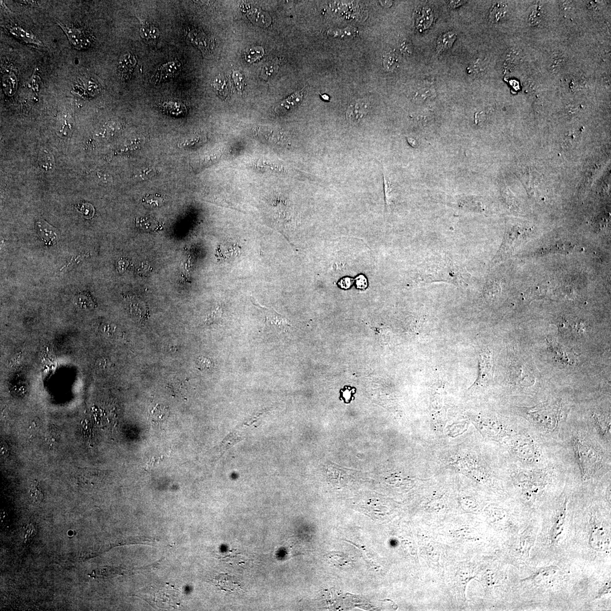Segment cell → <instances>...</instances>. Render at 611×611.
<instances>
[{
	"instance_id": "cell-1",
	"label": "cell",
	"mask_w": 611,
	"mask_h": 611,
	"mask_svg": "<svg viewBox=\"0 0 611 611\" xmlns=\"http://www.w3.org/2000/svg\"><path fill=\"white\" fill-rule=\"evenodd\" d=\"M563 407L560 401L522 408V413L525 417L542 430L548 432L555 431L559 427L563 418Z\"/></svg>"
},
{
	"instance_id": "cell-2",
	"label": "cell",
	"mask_w": 611,
	"mask_h": 611,
	"mask_svg": "<svg viewBox=\"0 0 611 611\" xmlns=\"http://www.w3.org/2000/svg\"><path fill=\"white\" fill-rule=\"evenodd\" d=\"M572 442L582 478L589 479L600 470L602 462L601 452L590 440L582 436H574Z\"/></svg>"
},
{
	"instance_id": "cell-3",
	"label": "cell",
	"mask_w": 611,
	"mask_h": 611,
	"mask_svg": "<svg viewBox=\"0 0 611 611\" xmlns=\"http://www.w3.org/2000/svg\"><path fill=\"white\" fill-rule=\"evenodd\" d=\"M434 263L426 264L419 276V281L422 282L444 281L452 283L457 285L465 284L463 275L457 266L450 259L441 258L433 261Z\"/></svg>"
},
{
	"instance_id": "cell-4",
	"label": "cell",
	"mask_w": 611,
	"mask_h": 611,
	"mask_svg": "<svg viewBox=\"0 0 611 611\" xmlns=\"http://www.w3.org/2000/svg\"><path fill=\"white\" fill-rule=\"evenodd\" d=\"M514 454L522 462L537 463L541 459V451L537 441L532 436L523 435L517 438L512 447Z\"/></svg>"
},
{
	"instance_id": "cell-5",
	"label": "cell",
	"mask_w": 611,
	"mask_h": 611,
	"mask_svg": "<svg viewBox=\"0 0 611 611\" xmlns=\"http://www.w3.org/2000/svg\"><path fill=\"white\" fill-rule=\"evenodd\" d=\"M517 478L525 491L527 492H537L544 483L545 472L542 471H522L517 475Z\"/></svg>"
},
{
	"instance_id": "cell-6",
	"label": "cell",
	"mask_w": 611,
	"mask_h": 611,
	"mask_svg": "<svg viewBox=\"0 0 611 611\" xmlns=\"http://www.w3.org/2000/svg\"><path fill=\"white\" fill-rule=\"evenodd\" d=\"M370 104L367 99H358L351 102L348 107L346 117L348 122L352 124H358L368 115Z\"/></svg>"
},
{
	"instance_id": "cell-7",
	"label": "cell",
	"mask_w": 611,
	"mask_h": 611,
	"mask_svg": "<svg viewBox=\"0 0 611 611\" xmlns=\"http://www.w3.org/2000/svg\"><path fill=\"white\" fill-rule=\"evenodd\" d=\"M58 23L59 26L63 28L65 33L66 34L71 45L76 49L83 50L91 46V39L89 38L86 34L84 33V31L78 28L65 26L62 23L58 22Z\"/></svg>"
},
{
	"instance_id": "cell-8",
	"label": "cell",
	"mask_w": 611,
	"mask_h": 611,
	"mask_svg": "<svg viewBox=\"0 0 611 611\" xmlns=\"http://www.w3.org/2000/svg\"><path fill=\"white\" fill-rule=\"evenodd\" d=\"M182 68L179 61L175 60L161 66L151 77L152 82L159 84L164 82L179 74Z\"/></svg>"
},
{
	"instance_id": "cell-9",
	"label": "cell",
	"mask_w": 611,
	"mask_h": 611,
	"mask_svg": "<svg viewBox=\"0 0 611 611\" xmlns=\"http://www.w3.org/2000/svg\"><path fill=\"white\" fill-rule=\"evenodd\" d=\"M479 376L477 382L485 383L492 377V357L490 350H481L478 353Z\"/></svg>"
},
{
	"instance_id": "cell-10",
	"label": "cell",
	"mask_w": 611,
	"mask_h": 611,
	"mask_svg": "<svg viewBox=\"0 0 611 611\" xmlns=\"http://www.w3.org/2000/svg\"><path fill=\"white\" fill-rule=\"evenodd\" d=\"M253 304L260 308L264 313L266 322L268 325L273 327L280 332H284L290 326L288 320L282 316L273 309L261 306L258 303L252 301Z\"/></svg>"
},
{
	"instance_id": "cell-11",
	"label": "cell",
	"mask_w": 611,
	"mask_h": 611,
	"mask_svg": "<svg viewBox=\"0 0 611 611\" xmlns=\"http://www.w3.org/2000/svg\"><path fill=\"white\" fill-rule=\"evenodd\" d=\"M147 414L149 421L153 425L161 426L169 417L168 408L160 404H151L148 407Z\"/></svg>"
},
{
	"instance_id": "cell-12",
	"label": "cell",
	"mask_w": 611,
	"mask_h": 611,
	"mask_svg": "<svg viewBox=\"0 0 611 611\" xmlns=\"http://www.w3.org/2000/svg\"><path fill=\"white\" fill-rule=\"evenodd\" d=\"M53 226L43 220L36 222V232L38 237L47 245H52L58 239V231Z\"/></svg>"
},
{
	"instance_id": "cell-13",
	"label": "cell",
	"mask_w": 611,
	"mask_h": 611,
	"mask_svg": "<svg viewBox=\"0 0 611 611\" xmlns=\"http://www.w3.org/2000/svg\"><path fill=\"white\" fill-rule=\"evenodd\" d=\"M213 584L216 588L225 592H240L241 584L236 578L227 574H220L213 578Z\"/></svg>"
},
{
	"instance_id": "cell-14",
	"label": "cell",
	"mask_w": 611,
	"mask_h": 611,
	"mask_svg": "<svg viewBox=\"0 0 611 611\" xmlns=\"http://www.w3.org/2000/svg\"><path fill=\"white\" fill-rule=\"evenodd\" d=\"M303 98V90L298 91L293 93V94L290 95L288 98L282 101V102L275 108L274 112L276 114L280 115H284L286 112L292 110L295 107H296L300 104Z\"/></svg>"
},
{
	"instance_id": "cell-15",
	"label": "cell",
	"mask_w": 611,
	"mask_h": 611,
	"mask_svg": "<svg viewBox=\"0 0 611 611\" xmlns=\"http://www.w3.org/2000/svg\"><path fill=\"white\" fill-rule=\"evenodd\" d=\"M190 41L204 54H208L213 46L212 40L200 31L193 30L189 34Z\"/></svg>"
},
{
	"instance_id": "cell-16",
	"label": "cell",
	"mask_w": 611,
	"mask_h": 611,
	"mask_svg": "<svg viewBox=\"0 0 611 611\" xmlns=\"http://www.w3.org/2000/svg\"><path fill=\"white\" fill-rule=\"evenodd\" d=\"M136 60L135 57L131 54H127L122 56L119 64L118 72L120 78L123 80H127L130 76L135 69Z\"/></svg>"
},
{
	"instance_id": "cell-17",
	"label": "cell",
	"mask_w": 611,
	"mask_h": 611,
	"mask_svg": "<svg viewBox=\"0 0 611 611\" xmlns=\"http://www.w3.org/2000/svg\"><path fill=\"white\" fill-rule=\"evenodd\" d=\"M7 28L10 34L22 41L38 46H43L42 42L31 32L18 26L11 25Z\"/></svg>"
},
{
	"instance_id": "cell-18",
	"label": "cell",
	"mask_w": 611,
	"mask_h": 611,
	"mask_svg": "<svg viewBox=\"0 0 611 611\" xmlns=\"http://www.w3.org/2000/svg\"><path fill=\"white\" fill-rule=\"evenodd\" d=\"M433 20L434 15L431 9L428 6H424L417 12L416 27L419 30H425L431 26Z\"/></svg>"
},
{
	"instance_id": "cell-19",
	"label": "cell",
	"mask_w": 611,
	"mask_h": 611,
	"mask_svg": "<svg viewBox=\"0 0 611 611\" xmlns=\"http://www.w3.org/2000/svg\"><path fill=\"white\" fill-rule=\"evenodd\" d=\"M327 560L331 565L337 568H347L353 564V560L350 557L341 552L329 553L327 555Z\"/></svg>"
},
{
	"instance_id": "cell-20",
	"label": "cell",
	"mask_w": 611,
	"mask_h": 611,
	"mask_svg": "<svg viewBox=\"0 0 611 611\" xmlns=\"http://www.w3.org/2000/svg\"><path fill=\"white\" fill-rule=\"evenodd\" d=\"M457 38L455 32L449 31L441 35L437 40L436 51L439 54H442L450 49L453 46Z\"/></svg>"
},
{
	"instance_id": "cell-21",
	"label": "cell",
	"mask_w": 611,
	"mask_h": 611,
	"mask_svg": "<svg viewBox=\"0 0 611 611\" xmlns=\"http://www.w3.org/2000/svg\"><path fill=\"white\" fill-rule=\"evenodd\" d=\"M212 86L216 94L222 98H225L229 94L230 85L228 79L224 75L216 76L212 81Z\"/></svg>"
},
{
	"instance_id": "cell-22",
	"label": "cell",
	"mask_w": 611,
	"mask_h": 611,
	"mask_svg": "<svg viewBox=\"0 0 611 611\" xmlns=\"http://www.w3.org/2000/svg\"><path fill=\"white\" fill-rule=\"evenodd\" d=\"M593 420L597 431L602 436L609 434L611 431V419L609 416L603 414H595Z\"/></svg>"
},
{
	"instance_id": "cell-23",
	"label": "cell",
	"mask_w": 611,
	"mask_h": 611,
	"mask_svg": "<svg viewBox=\"0 0 611 611\" xmlns=\"http://www.w3.org/2000/svg\"><path fill=\"white\" fill-rule=\"evenodd\" d=\"M2 87L4 92L9 96L13 95L17 91V77L13 72L6 74L2 78Z\"/></svg>"
},
{
	"instance_id": "cell-24",
	"label": "cell",
	"mask_w": 611,
	"mask_h": 611,
	"mask_svg": "<svg viewBox=\"0 0 611 611\" xmlns=\"http://www.w3.org/2000/svg\"><path fill=\"white\" fill-rule=\"evenodd\" d=\"M140 35L145 41L150 42L159 38L160 32L155 26L144 24L140 28Z\"/></svg>"
},
{
	"instance_id": "cell-25",
	"label": "cell",
	"mask_w": 611,
	"mask_h": 611,
	"mask_svg": "<svg viewBox=\"0 0 611 611\" xmlns=\"http://www.w3.org/2000/svg\"><path fill=\"white\" fill-rule=\"evenodd\" d=\"M383 61L384 68L387 71H394L398 67V56L394 51H388L384 53Z\"/></svg>"
},
{
	"instance_id": "cell-26",
	"label": "cell",
	"mask_w": 611,
	"mask_h": 611,
	"mask_svg": "<svg viewBox=\"0 0 611 611\" xmlns=\"http://www.w3.org/2000/svg\"><path fill=\"white\" fill-rule=\"evenodd\" d=\"M278 68V62L276 60L266 63L262 68L261 77L265 80L272 78V76L277 73Z\"/></svg>"
},
{
	"instance_id": "cell-27",
	"label": "cell",
	"mask_w": 611,
	"mask_h": 611,
	"mask_svg": "<svg viewBox=\"0 0 611 611\" xmlns=\"http://www.w3.org/2000/svg\"><path fill=\"white\" fill-rule=\"evenodd\" d=\"M436 92L434 88L426 87L420 89L415 92L413 96V100L417 103L426 102L428 100L435 98Z\"/></svg>"
},
{
	"instance_id": "cell-28",
	"label": "cell",
	"mask_w": 611,
	"mask_h": 611,
	"mask_svg": "<svg viewBox=\"0 0 611 611\" xmlns=\"http://www.w3.org/2000/svg\"><path fill=\"white\" fill-rule=\"evenodd\" d=\"M264 55L265 51L262 47L251 48L245 52V60L249 63H254L260 60Z\"/></svg>"
},
{
	"instance_id": "cell-29",
	"label": "cell",
	"mask_w": 611,
	"mask_h": 611,
	"mask_svg": "<svg viewBox=\"0 0 611 611\" xmlns=\"http://www.w3.org/2000/svg\"><path fill=\"white\" fill-rule=\"evenodd\" d=\"M565 514H566V503H564L563 507L562 508L560 515L559 516H558V519L556 522V524L554 525V527L553 528L552 534H551V536L553 538V540L556 539V538L557 537V536L559 535V534H560L559 532L560 531V529L562 528V526H563L564 525L565 518Z\"/></svg>"
},
{
	"instance_id": "cell-30",
	"label": "cell",
	"mask_w": 611,
	"mask_h": 611,
	"mask_svg": "<svg viewBox=\"0 0 611 611\" xmlns=\"http://www.w3.org/2000/svg\"><path fill=\"white\" fill-rule=\"evenodd\" d=\"M506 12V6L503 4L497 3L493 7L489 17L492 21L496 22L504 17Z\"/></svg>"
},
{
	"instance_id": "cell-31",
	"label": "cell",
	"mask_w": 611,
	"mask_h": 611,
	"mask_svg": "<svg viewBox=\"0 0 611 611\" xmlns=\"http://www.w3.org/2000/svg\"><path fill=\"white\" fill-rule=\"evenodd\" d=\"M196 365L198 369L207 371L212 369L213 362L211 359L204 357H198L196 360Z\"/></svg>"
},
{
	"instance_id": "cell-32",
	"label": "cell",
	"mask_w": 611,
	"mask_h": 611,
	"mask_svg": "<svg viewBox=\"0 0 611 611\" xmlns=\"http://www.w3.org/2000/svg\"><path fill=\"white\" fill-rule=\"evenodd\" d=\"M233 79L237 90L241 91L245 87V76L242 72L238 70H233Z\"/></svg>"
},
{
	"instance_id": "cell-33",
	"label": "cell",
	"mask_w": 611,
	"mask_h": 611,
	"mask_svg": "<svg viewBox=\"0 0 611 611\" xmlns=\"http://www.w3.org/2000/svg\"><path fill=\"white\" fill-rule=\"evenodd\" d=\"M35 529L31 524H27L23 528V538L25 543H28L35 535Z\"/></svg>"
},
{
	"instance_id": "cell-34",
	"label": "cell",
	"mask_w": 611,
	"mask_h": 611,
	"mask_svg": "<svg viewBox=\"0 0 611 611\" xmlns=\"http://www.w3.org/2000/svg\"><path fill=\"white\" fill-rule=\"evenodd\" d=\"M144 202L147 205L159 206L163 203V199L159 195L148 196L145 198Z\"/></svg>"
},
{
	"instance_id": "cell-35",
	"label": "cell",
	"mask_w": 611,
	"mask_h": 611,
	"mask_svg": "<svg viewBox=\"0 0 611 611\" xmlns=\"http://www.w3.org/2000/svg\"><path fill=\"white\" fill-rule=\"evenodd\" d=\"M222 311L220 310L219 311L218 310V309H217L216 310H214V311H213V312L209 315V317H208L207 321H206V323L209 324V323H213L214 322H217L218 321H220L222 319Z\"/></svg>"
},
{
	"instance_id": "cell-36",
	"label": "cell",
	"mask_w": 611,
	"mask_h": 611,
	"mask_svg": "<svg viewBox=\"0 0 611 611\" xmlns=\"http://www.w3.org/2000/svg\"><path fill=\"white\" fill-rule=\"evenodd\" d=\"M400 51L404 55L409 56L412 53V47L411 44L407 41H403L400 44Z\"/></svg>"
},
{
	"instance_id": "cell-37",
	"label": "cell",
	"mask_w": 611,
	"mask_h": 611,
	"mask_svg": "<svg viewBox=\"0 0 611 611\" xmlns=\"http://www.w3.org/2000/svg\"><path fill=\"white\" fill-rule=\"evenodd\" d=\"M30 493L31 496L33 497L34 498L37 499H41L43 496L40 489L38 487L35 486V485H33V486L31 487Z\"/></svg>"
},
{
	"instance_id": "cell-38",
	"label": "cell",
	"mask_w": 611,
	"mask_h": 611,
	"mask_svg": "<svg viewBox=\"0 0 611 611\" xmlns=\"http://www.w3.org/2000/svg\"><path fill=\"white\" fill-rule=\"evenodd\" d=\"M466 2L467 1H450L449 2V6L452 8V9H455L456 7L464 5Z\"/></svg>"
},
{
	"instance_id": "cell-39",
	"label": "cell",
	"mask_w": 611,
	"mask_h": 611,
	"mask_svg": "<svg viewBox=\"0 0 611 611\" xmlns=\"http://www.w3.org/2000/svg\"><path fill=\"white\" fill-rule=\"evenodd\" d=\"M610 585L605 586V588L601 591V592H600V594H598L599 597H601L602 595L609 593L610 592Z\"/></svg>"
},
{
	"instance_id": "cell-40",
	"label": "cell",
	"mask_w": 611,
	"mask_h": 611,
	"mask_svg": "<svg viewBox=\"0 0 611 611\" xmlns=\"http://www.w3.org/2000/svg\"><path fill=\"white\" fill-rule=\"evenodd\" d=\"M322 97L323 99H325V100H327V101L329 100L330 99L329 96L327 95H322Z\"/></svg>"
}]
</instances>
